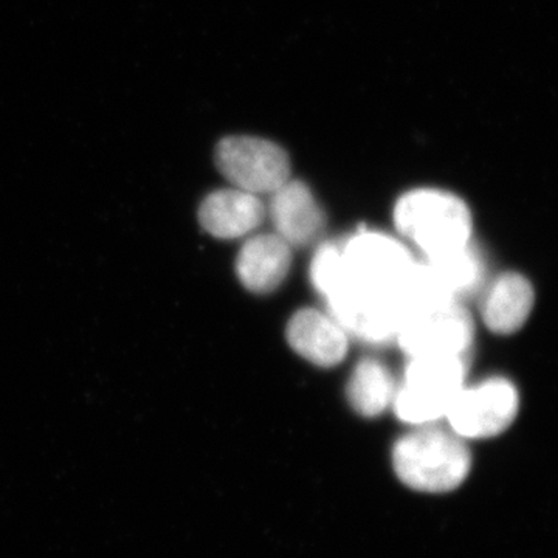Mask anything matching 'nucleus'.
<instances>
[{
    "label": "nucleus",
    "mask_w": 558,
    "mask_h": 558,
    "mask_svg": "<svg viewBox=\"0 0 558 558\" xmlns=\"http://www.w3.org/2000/svg\"><path fill=\"white\" fill-rule=\"evenodd\" d=\"M392 465L398 478L413 490L446 494L468 478L472 454L457 433L422 427L396 442Z\"/></svg>",
    "instance_id": "obj_1"
},
{
    "label": "nucleus",
    "mask_w": 558,
    "mask_h": 558,
    "mask_svg": "<svg viewBox=\"0 0 558 558\" xmlns=\"http://www.w3.org/2000/svg\"><path fill=\"white\" fill-rule=\"evenodd\" d=\"M396 229L427 258L469 247L472 216L465 202L440 190H413L395 209Z\"/></svg>",
    "instance_id": "obj_2"
},
{
    "label": "nucleus",
    "mask_w": 558,
    "mask_h": 558,
    "mask_svg": "<svg viewBox=\"0 0 558 558\" xmlns=\"http://www.w3.org/2000/svg\"><path fill=\"white\" fill-rule=\"evenodd\" d=\"M464 357L410 359L402 388L395 395L400 421L428 425L446 417L464 388Z\"/></svg>",
    "instance_id": "obj_3"
},
{
    "label": "nucleus",
    "mask_w": 558,
    "mask_h": 558,
    "mask_svg": "<svg viewBox=\"0 0 558 558\" xmlns=\"http://www.w3.org/2000/svg\"><path fill=\"white\" fill-rule=\"evenodd\" d=\"M396 340L410 359L464 357L473 341L472 317L458 300L442 301L411 314Z\"/></svg>",
    "instance_id": "obj_4"
},
{
    "label": "nucleus",
    "mask_w": 558,
    "mask_h": 558,
    "mask_svg": "<svg viewBox=\"0 0 558 558\" xmlns=\"http://www.w3.org/2000/svg\"><path fill=\"white\" fill-rule=\"evenodd\" d=\"M216 165L231 185L247 193L269 194L290 178L288 154L269 140L227 137L216 146Z\"/></svg>",
    "instance_id": "obj_5"
},
{
    "label": "nucleus",
    "mask_w": 558,
    "mask_h": 558,
    "mask_svg": "<svg viewBox=\"0 0 558 558\" xmlns=\"http://www.w3.org/2000/svg\"><path fill=\"white\" fill-rule=\"evenodd\" d=\"M348 284L371 292H398L414 260L405 245L376 231H360L343 248Z\"/></svg>",
    "instance_id": "obj_6"
},
{
    "label": "nucleus",
    "mask_w": 558,
    "mask_h": 558,
    "mask_svg": "<svg viewBox=\"0 0 558 558\" xmlns=\"http://www.w3.org/2000/svg\"><path fill=\"white\" fill-rule=\"evenodd\" d=\"M520 396L508 379L494 377L473 388H462L447 413L451 432L462 439L501 435L515 421Z\"/></svg>",
    "instance_id": "obj_7"
},
{
    "label": "nucleus",
    "mask_w": 558,
    "mask_h": 558,
    "mask_svg": "<svg viewBox=\"0 0 558 558\" xmlns=\"http://www.w3.org/2000/svg\"><path fill=\"white\" fill-rule=\"evenodd\" d=\"M329 315L359 339L381 343L398 337L403 310L398 292H371L347 286L328 300Z\"/></svg>",
    "instance_id": "obj_8"
},
{
    "label": "nucleus",
    "mask_w": 558,
    "mask_h": 558,
    "mask_svg": "<svg viewBox=\"0 0 558 558\" xmlns=\"http://www.w3.org/2000/svg\"><path fill=\"white\" fill-rule=\"evenodd\" d=\"M271 194L270 215L278 236L290 247H304L317 240L326 218L307 185L300 180H288Z\"/></svg>",
    "instance_id": "obj_9"
},
{
    "label": "nucleus",
    "mask_w": 558,
    "mask_h": 558,
    "mask_svg": "<svg viewBox=\"0 0 558 558\" xmlns=\"http://www.w3.org/2000/svg\"><path fill=\"white\" fill-rule=\"evenodd\" d=\"M290 347L322 368H332L348 354V332L330 315L315 310L296 312L288 325Z\"/></svg>",
    "instance_id": "obj_10"
},
{
    "label": "nucleus",
    "mask_w": 558,
    "mask_h": 558,
    "mask_svg": "<svg viewBox=\"0 0 558 558\" xmlns=\"http://www.w3.org/2000/svg\"><path fill=\"white\" fill-rule=\"evenodd\" d=\"M266 216L263 202L242 190H219L205 197L199 208V222L205 231L219 240H234L258 229Z\"/></svg>",
    "instance_id": "obj_11"
},
{
    "label": "nucleus",
    "mask_w": 558,
    "mask_h": 558,
    "mask_svg": "<svg viewBox=\"0 0 558 558\" xmlns=\"http://www.w3.org/2000/svg\"><path fill=\"white\" fill-rule=\"evenodd\" d=\"M292 252L278 234H258L245 242L238 256L236 270L250 292L267 295L288 277Z\"/></svg>",
    "instance_id": "obj_12"
},
{
    "label": "nucleus",
    "mask_w": 558,
    "mask_h": 558,
    "mask_svg": "<svg viewBox=\"0 0 558 558\" xmlns=\"http://www.w3.org/2000/svg\"><path fill=\"white\" fill-rule=\"evenodd\" d=\"M534 289L523 275H501L487 290L484 323L492 332L509 336L523 328L534 307Z\"/></svg>",
    "instance_id": "obj_13"
},
{
    "label": "nucleus",
    "mask_w": 558,
    "mask_h": 558,
    "mask_svg": "<svg viewBox=\"0 0 558 558\" xmlns=\"http://www.w3.org/2000/svg\"><path fill=\"white\" fill-rule=\"evenodd\" d=\"M395 381L387 366L373 359L363 360L352 371L348 384V400L360 416L376 417L395 399Z\"/></svg>",
    "instance_id": "obj_14"
},
{
    "label": "nucleus",
    "mask_w": 558,
    "mask_h": 558,
    "mask_svg": "<svg viewBox=\"0 0 558 558\" xmlns=\"http://www.w3.org/2000/svg\"><path fill=\"white\" fill-rule=\"evenodd\" d=\"M424 264L436 288L451 300L459 301V296L473 292L478 288L483 275L478 256L470 245L447 255L427 258Z\"/></svg>",
    "instance_id": "obj_15"
},
{
    "label": "nucleus",
    "mask_w": 558,
    "mask_h": 558,
    "mask_svg": "<svg viewBox=\"0 0 558 558\" xmlns=\"http://www.w3.org/2000/svg\"><path fill=\"white\" fill-rule=\"evenodd\" d=\"M311 279L315 289L326 300L332 299L347 288V266L340 247L336 244H325L318 248L312 260Z\"/></svg>",
    "instance_id": "obj_16"
}]
</instances>
